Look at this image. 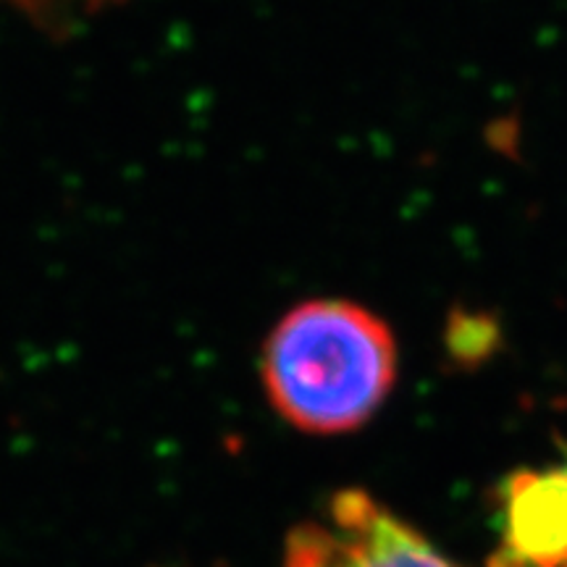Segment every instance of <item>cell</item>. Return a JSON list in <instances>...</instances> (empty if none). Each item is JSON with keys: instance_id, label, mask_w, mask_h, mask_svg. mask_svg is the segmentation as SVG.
I'll use <instances>...</instances> for the list:
<instances>
[{"instance_id": "6da1fadb", "label": "cell", "mask_w": 567, "mask_h": 567, "mask_svg": "<svg viewBox=\"0 0 567 567\" xmlns=\"http://www.w3.org/2000/svg\"><path fill=\"white\" fill-rule=\"evenodd\" d=\"M396 365L392 326L342 297L289 308L260 352V379L274 410L316 436L363 429L392 394Z\"/></svg>"}, {"instance_id": "7a4b0ae2", "label": "cell", "mask_w": 567, "mask_h": 567, "mask_svg": "<svg viewBox=\"0 0 567 567\" xmlns=\"http://www.w3.org/2000/svg\"><path fill=\"white\" fill-rule=\"evenodd\" d=\"M284 567H460L429 538L358 488L289 534ZM488 567H509L492 557Z\"/></svg>"}, {"instance_id": "3957f363", "label": "cell", "mask_w": 567, "mask_h": 567, "mask_svg": "<svg viewBox=\"0 0 567 567\" xmlns=\"http://www.w3.org/2000/svg\"><path fill=\"white\" fill-rule=\"evenodd\" d=\"M505 538L494 557L509 567H567V465L507 481Z\"/></svg>"}, {"instance_id": "277c9868", "label": "cell", "mask_w": 567, "mask_h": 567, "mask_svg": "<svg viewBox=\"0 0 567 567\" xmlns=\"http://www.w3.org/2000/svg\"><path fill=\"white\" fill-rule=\"evenodd\" d=\"M9 3L32 21H38L42 30H61L80 24V21L101 13L113 0H0Z\"/></svg>"}]
</instances>
